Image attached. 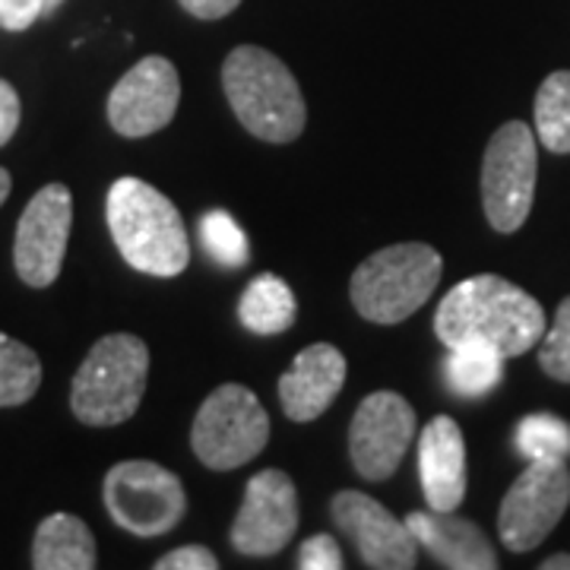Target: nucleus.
Here are the masks:
<instances>
[{"mask_svg": "<svg viewBox=\"0 0 570 570\" xmlns=\"http://www.w3.org/2000/svg\"><path fill=\"white\" fill-rule=\"evenodd\" d=\"M549 330L546 311L527 288L482 273L453 285L434 311V333L448 348L489 346L504 358L527 355Z\"/></svg>", "mask_w": 570, "mask_h": 570, "instance_id": "obj_1", "label": "nucleus"}, {"mask_svg": "<svg viewBox=\"0 0 570 570\" xmlns=\"http://www.w3.org/2000/svg\"><path fill=\"white\" fill-rule=\"evenodd\" d=\"M115 247L137 273L171 279L190 264V238L181 213L142 178H118L105 197Z\"/></svg>", "mask_w": 570, "mask_h": 570, "instance_id": "obj_2", "label": "nucleus"}, {"mask_svg": "<svg viewBox=\"0 0 570 570\" xmlns=\"http://www.w3.org/2000/svg\"><path fill=\"white\" fill-rule=\"evenodd\" d=\"M223 89L235 118L264 142H292L307 121L302 86L273 51L238 45L223 63Z\"/></svg>", "mask_w": 570, "mask_h": 570, "instance_id": "obj_3", "label": "nucleus"}, {"mask_svg": "<svg viewBox=\"0 0 570 570\" xmlns=\"http://www.w3.org/2000/svg\"><path fill=\"white\" fill-rule=\"evenodd\" d=\"M149 377V348L134 333H108L70 384V409L89 428H115L137 415Z\"/></svg>", "mask_w": 570, "mask_h": 570, "instance_id": "obj_4", "label": "nucleus"}, {"mask_svg": "<svg viewBox=\"0 0 570 570\" xmlns=\"http://www.w3.org/2000/svg\"><path fill=\"white\" fill-rule=\"evenodd\" d=\"M441 273L444 261L431 245H390L358 264L348 283V298L371 324H403L428 305Z\"/></svg>", "mask_w": 570, "mask_h": 570, "instance_id": "obj_5", "label": "nucleus"}, {"mask_svg": "<svg viewBox=\"0 0 570 570\" xmlns=\"http://www.w3.org/2000/svg\"><path fill=\"white\" fill-rule=\"evenodd\" d=\"M269 441V415L245 384H223L204 400L190 428L194 456L213 472H232L261 456Z\"/></svg>", "mask_w": 570, "mask_h": 570, "instance_id": "obj_6", "label": "nucleus"}, {"mask_svg": "<svg viewBox=\"0 0 570 570\" xmlns=\"http://www.w3.org/2000/svg\"><path fill=\"white\" fill-rule=\"evenodd\" d=\"M102 498L115 527L140 539L171 532L187 510L181 479L153 460L115 463L105 475Z\"/></svg>", "mask_w": 570, "mask_h": 570, "instance_id": "obj_7", "label": "nucleus"}, {"mask_svg": "<svg viewBox=\"0 0 570 570\" xmlns=\"http://www.w3.org/2000/svg\"><path fill=\"white\" fill-rule=\"evenodd\" d=\"M535 171H539L535 130L523 121L501 124L482 159V204H485V219L494 232L513 235L530 219Z\"/></svg>", "mask_w": 570, "mask_h": 570, "instance_id": "obj_8", "label": "nucleus"}, {"mask_svg": "<svg viewBox=\"0 0 570 570\" xmlns=\"http://www.w3.org/2000/svg\"><path fill=\"white\" fill-rule=\"evenodd\" d=\"M570 508L568 460H530L498 510V532L510 551L539 549Z\"/></svg>", "mask_w": 570, "mask_h": 570, "instance_id": "obj_9", "label": "nucleus"}, {"mask_svg": "<svg viewBox=\"0 0 570 570\" xmlns=\"http://www.w3.org/2000/svg\"><path fill=\"white\" fill-rule=\"evenodd\" d=\"M419 431L415 409L393 390L365 396L348 425L352 466L365 482H387L400 469L409 444Z\"/></svg>", "mask_w": 570, "mask_h": 570, "instance_id": "obj_10", "label": "nucleus"}, {"mask_svg": "<svg viewBox=\"0 0 570 570\" xmlns=\"http://www.w3.org/2000/svg\"><path fill=\"white\" fill-rule=\"evenodd\" d=\"M73 225V197L67 184H45L26 204L13 242L17 276L29 288H48L58 283Z\"/></svg>", "mask_w": 570, "mask_h": 570, "instance_id": "obj_11", "label": "nucleus"}, {"mask_svg": "<svg viewBox=\"0 0 570 570\" xmlns=\"http://www.w3.org/2000/svg\"><path fill=\"white\" fill-rule=\"evenodd\" d=\"M298 532V491L283 469L257 472L232 523V549L245 558H273Z\"/></svg>", "mask_w": 570, "mask_h": 570, "instance_id": "obj_12", "label": "nucleus"}, {"mask_svg": "<svg viewBox=\"0 0 570 570\" xmlns=\"http://www.w3.org/2000/svg\"><path fill=\"white\" fill-rule=\"evenodd\" d=\"M181 77L163 55H149L124 73L108 96V124L130 140L159 134L175 121Z\"/></svg>", "mask_w": 570, "mask_h": 570, "instance_id": "obj_13", "label": "nucleus"}, {"mask_svg": "<svg viewBox=\"0 0 570 570\" xmlns=\"http://www.w3.org/2000/svg\"><path fill=\"white\" fill-rule=\"evenodd\" d=\"M336 530L355 542L367 568L412 570L419 564V542L403 520H396L381 501L365 491H340L330 504Z\"/></svg>", "mask_w": 570, "mask_h": 570, "instance_id": "obj_14", "label": "nucleus"}, {"mask_svg": "<svg viewBox=\"0 0 570 570\" xmlns=\"http://www.w3.org/2000/svg\"><path fill=\"white\" fill-rule=\"evenodd\" d=\"M346 384V355L330 343H314L295 355L279 377L283 412L292 422L321 419Z\"/></svg>", "mask_w": 570, "mask_h": 570, "instance_id": "obj_15", "label": "nucleus"}, {"mask_svg": "<svg viewBox=\"0 0 570 570\" xmlns=\"http://www.w3.org/2000/svg\"><path fill=\"white\" fill-rule=\"evenodd\" d=\"M419 475L431 510H456L466 498V441L450 415H434L419 434Z\"/></svg>", "mask_w": 570, "mask_h": 570, "instance_id": "obj_16", "label": "nucleus"}, {"mask_svg": "<svg viewBox=\"0 0 570 570\" xmlns=\"http://www.w3.org/2000/svg\"><path fill=\"white\" fill-rule=\"evenodd\" d=\"M409 532L448 570H494L498 551L489 535L456 510H415L406 517Z\"/></svg>", "mask_w": 570, "mask_h": 570, "instance_id": "obj_17", "label": "nucleus"}, {"mask_svg": "<svg viewBox=\"0 0 570 570\" xmlns=\"http://www.w3.org/2000/svg\"><path fill=\"white\" fill-rule=\"evenodd\" d=\"M99 551L89 527L73 513L45 517L32 539V568L36 570H92Z\"/></svg>", "mask_w": 570, "mask_h": 570, "instance_id": "obj_18", "label": "nucleus"}, {"mask_svg": "<svg viewBox=\"0 0 570 570\" xmlns=\"http://www.w3.org/2000/svg\"><path fill=\"white\" fill-rule=\"evenodd\" d=\"M295 317H298L295 292L288 288L285 279L273 276V273H264V276L250 279V285L242 292L238 321L250 333L276 336V333H285L288 326L295 324Z\"/></svg>", "mask_w": 570, "mask_h": 570, "instance_id": "obj_19", "label": "nucleus"}, {"mask_svg": "<svg viewBox=\"0 0 570 570\" xmlns=\"http://www.w3.org/2000/svg\"><path fill=\"white\" fill-rule=\"evenodd\" d=\"M504 355L489 346H453L444 362L450 393L463 400H482L504 381Z\"/></svg>", "mask_w": 570, "mask_h": 570, "instance_id": "obj_20", "label": "nucleus"}, {"mask_svg": "<svg viewBox=\"0 0 570 570\" xmlns=\"http://www.w3.org/2000/svg\"><path fill=\"white\" fill-rule=\"evenodd\" d=\"M535 140L549 153H570V70L549 73L535 92Z\"/></svg>", "mask_w": 570, "mask_h": 570, "instance_id": "obj_21", "label": "nucleus"}, {"mask_svg": "<svg viewBox=\"0 0 570 570\" xmlns=\"http://www.w3.org/2000/svg\"><path fill=\"white\" fill-rule=\"evenodd\" d=\"M41 387V358L32 348L0 333V409L29 403Z\"/></svg>", "mask_w": 570, "mask_h": 570, "instance_id": "obj_22", "label": "nucleus"}, {"mask_svg": "<svg viewBox=\"0 0 570 570\" xmlns=\"http://www.w3.org/2000/svg\"><path fill=\"white\" fill-rule=\"evenodd\" d=\"M513 444L527 460H568L570 456V425L549 412H532L520 419L513 431Z\"/></svg>", "mask_w": 570, "mask_h": 570, "instance_id": "obj_23", "label": "nucleus"}, {"mask_svg": "<svg viewBox=\"0 0 570 570\" xmlns=\"http://www.w3.org/2000/svg\"><path fill=\"white\" fill-rule=\"evenodd\" d=\"M200 242H204L206 254L228 269H238L250 261L247 235L242 232V225L232 219V213H225V209H209L200 219Z\"/></svg>", "mask_w": 570, "mask_h": 570, "instance_id": "obj_24", "label": "nucleus"}, {"mask_svg": "<svg viewBox=\"0 0 570 570\" xmlns=\"http://www.w3.org/2000/svg\"><path fill=\"white\" fill-rule=\"evenodd\" d=\"M539 365H542V371L549 374L551 381L570 384V295L558 305L554 324L542 336Z\"/></svg>", "mask_w": 570, "mask_h": 570, "instance_id": "obj_25", "label": "nucleus"}, {"mask_svg": "<svg viewBox=\"0 0 570 570\" xmlns=\"http://www.w3.org/2000/svg\"><path fill=\"white\" fill-rule=\"evenodd\" d=\"M298 570H340L346 568L343 561V551H340V542L330 535V532H321V535H311L302 551H298Z\"/></svg>", "mask_w": 570, "mask_h": 570, "instance_id": "obj_26", "label": "nucleus"}, {"mask_svg": "<svg viewBox=\"0 0 570 570\" xmlns=\"http://www.w3.org/2000/svg\"><path fill=\"white\" fill-rule=\"evenodd\" d=\"M219 558L204 546H181L156 561V570H216Z\"/></svg>", "mask_w": 570, "mask_h": 570, "instance_id": "obj_27", "label": "nucleus"}, {"mask_svg": "<svg viewBox=\"0 0 570 570\" xmlns=\"http://www.w3.org/2000/svg\"><path fill=\"white\" fill-rule=\"evenodd\" d=\"M45 0H0V26L7 32H22L32 22L41 20Z\"/></svg>", "mask_w": 570, "mask_h": 570, "instance_id": "obj_28", "label": "nucleus"}, {"mask_svg": "<svg viewBox=\"0 0 570 570\" xmlns=\"http://www.w3.org/2000/svg\"><path fill=\"white\" fill-rule=\"evenodd\" d=\"M20 92L7 80H0V146L13 140L17 127H20Z\"/></svg>", "mask_w": 570, "mask_h": 570, "instance_id": "obj_29", "label": "nucleus"}, {"mask_svg": "<svg viewBox=\"0 0 570 570\" xmlns=\"http://www.w3.org/2000/svg\"><path fill=\"white\" fill-rule=\"evenodd\" d=\"M178 3L197 20H223L232 10H238L242 0H178Z\"/></svg>", "mask_w": 570, "mask_h": 570, "instance_id": "obj_30", "label": "nucleus"}, {"mask_svg": "<svg viewBox=\"0 0 570 570\" xmlns=\"http://www.w3.org/2000/svg\"><path fill=\"white\" fill-rule=\"evenodd\" d=\"M542 570H570V554H551L549 561H542Z\"/></svg>", "mask_w": 570, "mask_h": 570, "instance_id": "obj_31", "label": "nucleus"}, {"mask_svg": "<svg viewBox=\"0 0 570 570\" xmlns=\"http://www.w3.org/2000/svg\"><path fill=\"white\" fill-rule=\"evenodd\" d=\"M10 187H13L10 171H7V168H0V206L7 204V197H10Z\"/></svg>", "mask_w": 570, "mask_h": 570, "instance_id": "obj_32", "label": "nucleus"}, {"mask_svg": "<svg viewBox=\"0 0 570 570\" xmlns=\"http://www.w3.org/2000/svg\"><path fill=\"white\" fill-rule=\"evenodd\" d=\"M63 0H45V13L41 17H51V13H58V7H61Z\"/></svg>", "mask_w": 570, "mask_h": 570, "instance_id": "obj_33", "label": "nucleus"}]
</instances>
